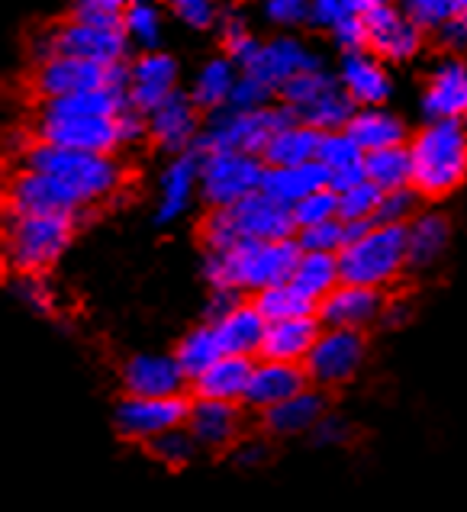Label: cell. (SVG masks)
Here are the masks:
<instances>
[{
    "label": "cell",
    "mask_w": 467,
    "mask_h": 512,
    "mask_svg": "<svg viewBox=\"0 0 467 512\" xmlns=\"http://www.w3.org/2000/svg\"><path fill=\"white\" fill-rule=\"evenodd\" d=\"M410 265L406 252V226L397 223H374L368 232L348 242L339 252L342 281L364 287H387Z\"/></svg>",
    "instance_id": "5b68a950"
},
{
    "label": "cell",
    "mask_w": 467,
    "mask_h": 512,
    "mask_svg": "<svg viewBox=\"0 0 467 512\" xmlns=\"http://www.w3.org/2000/svg\"><path fill=\"white\" fill-rule=\"evenodd\" d=\"M329 84H335V81L326 75V71H319V68L303 71V75H297L294 81H290V84L284 87L287 107H290V110H297V107H303V104H310V100L323 94Z\"/></svg>",
    "instance_id": "681fc988"
},
{
    "label": "cell",
    "mask_w": 467,
    "mask_h": 512,
    "mask_svg": "<svg viewBox=\"0 0 467 512\" xmlns=\"http://www.w3.org/2000/svg\"><path fill=\"white\" fill-rule=\"evenodd\" d=\"M300 248L303 252H326V255H339L342 248L352 242V232H348V223L342 216L329 219V223L319 226H306L300 229Z\"/></svg>",
    "instance_id": "ee69618b"
},
{
    "label": "cell",
    "mask_w": 467,
    "mask_h": 512,
    "mask_svg": "<svg viewBox=\"0 0 467 512\" xmlns=\"http://www.w3.org/2000/svg\"><path fill=\"white\" fill-rule=\"evenodd\" d=\"M187 413H191V403H187L181 393L178 397H129L116 406V429L129 442H145L165 435L178 426H187Z\"/></svg>",
    "instance_id": "8fae6325"
},
{
    "label": "cell",
    "mask_w": 467,
    "mask_h": 512,
    "mask_svg": "<svg viewBox=\"0 0 467 512\" xmlns=\"http://www.w3.org/2000/svg\"><path fill=\"white\" fill-rule=\"evenodd\" d=\"M149 133L162 149L184 152L197 139V104L194 97H184L174 91L165 104H158L149 113Z\"/></svg>",
    "instance_id": "484cf974"
},
{
    "label": "cell",
    "mask_w": 467,
    "mask_h": 512,
    "mask_svg": "<svg viewBox=\"0 0 467 512\" xmlns=\"http://www.w3.org/2000/svg\"><path fill=\"white\" fill-rule=\"evenodd\" d=\"M294 229V210L265 194V190H258V194L239 203L216 207L203 219V242H207V252H220V248H236L245 242L290 239Z\"/></svg>",
    "instance_id": "3957f363"
},
{
    "label": "cell",
    "mask_w": 467,
    "mask_h": 512,
    "mask_svg": "<svg viewBox=\"0 0 467 512\" xmlns=\"http://www.w3.org/2000/svg\"><path fill=\"white\" fill-rule=\"evenodd\" d=\"M319 142H323V133H319V129L294 120V123L277 129L261 155H265V165H271V168L306 165V162H313V158H316Z\"/></svg>",
    "instance_id": "1f68e13d"
},
{
    "label": "cell",
    "mask_w": 467,
    "mask_h": 512,
    "mask_svg": "<svg viewBox=\"0 0 467 512\" xmlns=\"http://www.w3.org/2000/svg\"><path fill=\"white\" fill-rule=\"evenodd\" d=\"M216 335H220L226 355H261V345H265L268 335V316L258 310V303H236L226 316L213 319Z\"/></svg>",
    "instance_id": "603a6c76"
},
{
    "label": "cell",
    "mask_w": 467,
    "mask_h": 512,
    "mask_svg": "<svg viewBox=\"0 0 467 512\" xmlns=\"http://www.w3.org/2000/svg\"><path fill=\"white\" fill-rule=\"evenodd\" d=\"M258 310L268 316V323H277V319H294V316H310L316 313V300L306 297L303 290L294 281H284V284H274L268 290H261L255 297Z\"/></svg>",
    "instance_id": "60d3db41"
},
{
    "label": "cell",
    "mask_w": 467,
    "mask_h": 512,
    "mask_svg": "<svg viewBox=\"0 0 467 512\" xmlns=\"http://www.w3.org/2000/svg\"><path fill=\"white\" fill-rule=\"evenodd\" d=\"M236 68L226 58H213L200 68V75L194 81V104L197 107H207V110H220L229 107V97L236 91Z\"/></svg>",
    "instance_id": "ab89813d"
},
{
    "label": "cell",
    "mask_w": 467,
    "mask_h": 512,
    "mask_svg": "<svg viewBox=\"0 0 467 512\" xmlns=\"http://www.w3.org/2000/svg\"><path fill=\"white\" fill-rule=\"evenodd\" d=\"M265 13L277 26H297L310 20V0H265Z\"/></svg>",
    "instance_id": "11a10c76"
},
{
    "label": "cell",
    "mask_w": 467,
    "mask_h": 512,
    "mask_svg": "<svg viewBox=\"0 0 467 512\" xmlns=\"http://www.w3.org/2000/svg\"><path fill=\"white\" fill-rule=\"evenodd\" d=\"M313 435H316V442H323V445H335V442H342V438H345V426H342L339 419L326 416V419L316 426V432H313Z\"/></svg>",
    "instance_id": "6125c7cd"
},
{
    "label": "cell",
    "mask_w": 467,
    "mask_h": 512,
    "mask_svg": "<svg viewBox=\"0 0 467 512\" xmlns=\"http://www.w3.org/2000/svg\"><path fill=\"white\" fill-rule=\"evenodd\" d=\"M297 120L319 129V133H335V129H345L355 116V100L348 97L342 84H329L323 94L313 97L310 104H303L294 110Z\"/></svg>",
    "instance_id": "e575fe53"
},
{
    "label": "cell",
    "mask_w": 467,
    "mask_h": 512,
    "mask_svg": "<svg viewBox=\"0 0 467 512\" xmlns=\"http://www.w3.org/2000/svg\"><path fill=\"white\" fill-rule=\"evenodd\" d=\"M226 355L223 351V342L220 335H216V326H200L194 332H187L178 351H174V358H178L181 371L187 374V380H197L207 368H213L216 361H220Z\"/></svg>",
    "instance_id": "74e56055"
},
{
    "label": "cell",
    "mask_w": 467,
    "mask_h": 512,
    "mask_svg": "<svg viewBox=\"0 0 467 512\" xmlns=\"http://www.w3.org/2000/svg\"><path fill=\"white\" fill-rule=\"evenodd\" d=\"M17 294H20L29 306H33V310H39V313H49V310H52V303H55L49 284H46V281H39V277H23L20 287H17Z\"/></svg>",
    "instance_id": "680465c9"
},
{
    "label": "cell",
    "mask_w": 467,
    "mask_h": 512,
    "mask_svg": "<svg viewBox=\"0 0 467 512\" xmlns=\"http://www.w3.org/2000/svg\"><path fill=\"white\" fill-rule=\"evenodd\" d=\"M149 451H152V458L155 461H162L165 467H184V464H191L194 455L200 451L197 445V438L191 435V429L187 426H178V429H171L165 435H158L149 442Z\"/></svg>",
    "instance_id": "7bdbcfd3"
},
{
    "label": "cell",
    "mask_w": 467,
    "mask_h": 512,
    "mask_svg": "<svg viewBox=\"0 0 467 512\" xmlns=\"http://www.w3.org/2000/svg\"><path fill=\"white\" fill-rule=\"evenodd\" d=\"M348 13H355V0H310V20L319 26H335Z\"/></svg>",
    "instance_id": "6f0895ef"
},
{
    "label": "cell",
    "mask_w": 467,
    "mask_h": 512,
    "mask_svg": "<svg viewBox=\"0 0 467 512\" xmlns=\"http://www.w3.org/2000/svg\"><path fill=\"white\" fill-rule=\"evenodd\" d=\"M133 0H75L71 20L94 23V26H120Z\"/></svg>",
    "instance_id": "7dc6e473"
},
{
    "label": "cell",
    "mask_w": 467,
    "mask_h": 512,
    "mask_svg": "<svg viewBox=\"0 0 467 512\" xmlns=\"http://www.w3.org/2000/svg\"><path fill=\"white\" fill-rule=\"evenodd\" d=\"M300 242L294 239H274V242H245L236 248H220L207 252V281L213 290H268L274 284H284L294 277L300 261Z\"/></svg>",
    "instance_id": "6da1fadb"
},
{
    "label": "cell",
    "mask_w": 467,
    "mask_h": 512,
    "mask_svg": "<svg viewBox=\"0 0 467 512\" xmlns=\"http://www.w3.org/2000/svg\"><path fill=\"white\" fill-rule=\"evenodd\" d=\"M268 165L258 155L239 149H216L200 155V194L210 207H229L252 197L265 184Z\"/></svg>",
    "instance_id": "ba28073f"
},
{
    "label": "cell",
    "mask_w": 467,
    "mask_h": 512,
    "mask_svg": "<svg viewBox=\"0 0 467 512\" xmlns=\"http://www.w3.org/2000/svg\"><path fill=\"white\" fill-rule=\"evenodd\" d=\"M187 429L203 451L232 448L242 435V409L239 403L197 397V403H191V413H187Z\"/></svg>",
    "instance_id": "ac0fdd59"
},
{
    "label": "cell",
    "mask_w": 467,
    "mask_h": 512,
    "mask_svg": "<svg viewBox=\"0 0 467 512\" xmlns=\"http://www.w3.org/2000/svg\"><path fill=\"white\" fill-rule=\"evenodd\" d=\"M413 187L426 197H442L467 178L464 120H432L410 142Z\"/></svg>",
    "instance_id": "277c9868"
},
{
    "label": "cell",
    "mask_w": 467,
    "mask_h": 512,
    "mask_svg": "<svg viewBox=\"0 0 467 512\" xmlns=\"http://www.w3.org/2000/svg\"><path fill=\"white\" fill-rule=\"evenodd\" d=\"M236 458L242 467H258L261 461L268 458V448L265 445H258V442H242L239 451H236Z\"/></svg>",
    "instance_id": "be15d7a7"
},
{
    "label": "cell",
    "mask_w": 467,
    "mask_h": 512,
    "mask_svg": "<svg viewBox=\"0 0 467 512\" xmlns=\"http://www.w3.org/2000/svg\"><path fill=\"white\" fill-rule=\"evenodd\" d=\"M255 361L245 355H223L213 368L203 371L197 380H191L197 397L207 400H226V403H245L248 377H252Z\"/></svg>",
    "instance_id": "f1b7e54d"
},
{
    "label": "cell",
    "mask_w": 467,
    "mask_h": 512,
    "mask_svg": "<svg viewBox=\"0 0 467 512\" xmlns=\"http://www.w3.org/2000/svg\"><path fill=\"white\" fill-rule=\"evenodd\" d=\"M381 313H384L381 290L364 287V284H348V281H342L329 297H323L316 306V316L323 319V326L358 329V332L364 326H371Z\"/></svg>",
    "instance_id": "2e32d148"
},
{
    "label": "cell",
    "mask_w": 467,
    "mask_h": 512,
    "mask_svg": "<svg viewBox=\"0 0 467 512\" xmlns=\"http://www.w3.org/2000/svg\"><path fill=\"white\" fill-rule=\"evenodd\" d=\"M316 162L329 171V187H335L342 194L352 184L368 178V152L345 133V129H335V133H323V142H319Z\"/></svg>",
    "instance_id": "d4e9b609"
},
{
    "label": "cell",
    "mask_w": 467,
    "mask_h": 512,
    "mask_svg": "<svg viewBox=\"0 0 467 512\" xmlns=\"http://www.w3.org/2000/svg\"><path fill=\"white\" fill-rule=\"evenodd\" d=\"M36 133L42 142L65 145L81 152H104L113 155L120 149V116H46L39 113Z\"/></svg>",
    "instance_id": "7c38bea8"
},
{
    "label": "cell",
    "mask_w": 467,
    "mask_h": 512,
    "mask_svg": "<svg viewBox=\"0 0 467 512\" xmlns=\"http://www.w3.org/2000/svg\"><path fill=\"white\" fill-rule=\"evenodd\" d=\"M194 187H200V158L184 152L174 158L162 174V187H158V219H162V223L178 219L191 207Z\"/></svg>",
    "instance_id": "f546056e"
},
{
    "label": "cell",
    "mask_w": 467,
    "mask_h": 512,
    "mask_svg": "<svg viewBox=\"0 0 467 512\" xmlns=\"http://www.w3.org/2000/svg\"><path fill=\"white\" fill-rule=\"evenodd\" d=\"M461 17L467 20V0H461Z\"/></svg>",
    "instance_id": "e7e4bbea"
},
{
    "label": "cell",
    "mask_w": 467,
    "mask_h": 512,
    "mask_svg": "<svg viewBox=\"0 0 467 512\" xmlns=\"http://www.w3.org/2000/svg\"><path fill=\"white\" fill-rule=\"evenodd\" d=\"M403 4H406V0H403Z\"/></svg>",
    "instance_id": "003e7915"
},
{
    "label": "cell",
    "mask_w": 467,
    "mask_h": 512,
    "mask_svg": "<svg viewBox=\"0 0 467 512\" xmlns=\"http://www.w3.org/2000/svg\"><path fill=\"white\" fill-rule=\"evenodd\" d=\"M71 242L68 213H13L7 232V258L23 274H36L55 265Z\"/></svg>",
    "instance_id": "52a82bcc"
},
{
    "label": "cell",
    "mask_w": 467,
    "mask_h": 512,
    "mask_svg": "<svg viewBox=\"0 0 467 512\" xmlns=\"http://www.w3.org/2000/svg\"><path fill=\"white\" fill-rule=\"evenodd\" d=\"M265 416V426L271 435H303V432H316L319 422L326 419V400H323V393L319 390H300L294 393L290 400L284 403H277L271 406L268 413H261Z\"/></svg>",
    "instance_id": "83f0119b"
},
{
    "label": "cell",
    "mask_w": 467,
    "mask_h": 512,
    "mask_svg": "<svg viewBox=\"0 0 467 512\" xmlns=\"http://www.w3.org/2000/svg\"><path fill=\"white\" fill-rule=\"evenodd\" d=\"M123 26L139 46H155L158 36H162V20H158V10L149 4V0H133L126 10Z\"/></svg>",
    "instance_id": "c3c4849f"
},
{
    "label": "cell",
    "mask_w": 467,
    "mask_h": 512,
    "mask_svg": "<svg viewBox=\"0 0 467 512\" xmlns=\"http://www.w3.org/2000/svg\"><path fill=\"white\" fill-rule=\"evenodd\" d=\"M23 168L55 178L71 197L81 203V210L91 207V203L113 197L123 184V168L113 155L65 149V145H52V142H42V139L26 149Z\"/></svg>",
    "instance_id": "7a4b0ae2"
},
{
    "label": "cell",
    "mask_w": 467,
    "mask_h": 512,
    "mask_svg": "<svg viewBox=\"0 0 467 512\" xmlns=\"http://www.w3.org/2000/svg\"><path fill=\"white\" fill-rule=\"evenodd\" d=\"M364 351H368V345H364V335L358 329L326 326L319 332L313 351L303 361L306 377H310L316 387H342L361 371Z\"/></svg>",
    "instance_id": "30bf717a"
},
{
    "label": "cell",
    "mask_w": 467,
    "mask_h": 512,
    "mask_svg": "<svg viewBox=\"0 0 467 512\" xmlns=\"http://www.w3.org/2000/svg\"><path fill=\"white\" fill-rule=\"evenodd\" d=\"M129 97H123V87H100V91L46 97L42 110L46 116H120Z\"/></svg>",
    "instance_id": "836d02e7"
},
{
    "label": "cell",
    "mask_w": 467,
    "mask_h": 512,
    "mask_svg": "<svg viewBox=\"0 0 467 512\" xmlns=\"http://www.w3.org/2000/svg\"><path fill=\"white\" fill-rule=\"evenodd\" d=\"M329 187V171L313 158L306 165H287V168H271L265 171V184L261 190L271 194L274 200H281L284 207H294L303 197H310L313 190Z\"/></svg>",
    "instance_id": "4dcf8cb0"
},
{
    "label": "cell",
    "mask_w": 467,
    "mask_h": 512,
    "mask_svg": "<svg viewBox=\"0 0 467 512\" xmlns=\"http://www.w3.org/2000/svg\"><path fill=\"white\" fill-rule=\"evenodd\" d=\"M329 29H332L335 42H339V46L345 49V55L368 49V20L358 17V13H348V17H342L339 23L329 26Z\"/></svg>",
    "instance_id": "f907efd6"
},
{
    "label": "cell",
    "mask_w": 467,
    "mask_h": 512,
    "mask_svg": "<svg viewBox=\"0 0 467 512\" xmlns=\"http://www.w3.org/2000/svg\"><path fill=\"white\" fill-rule=\"evenodd\" d=\"M306 297H313L316 303L329 297L335 287L342 284V268H339V255H326V252H300V261L290 277Z\"/></svg>",
    "instance_id": "8d00e7d4"
},
{
    "label": "cell",
    "mask_w": 467,
    "mask_h": 512,
    "mask_svg": "<svg viewBox=\"0 0 467 512\" xmlns=\"http://www.w3.org/2000/svg\"><path fill=\"white\" fill-rule=\"evenodd\" d=\"M139 113H142V110H136L133 104H126V107H123V113H120V139H123V145H126V142H136V139L142 136L145 123L139 120Z\"/></svg>",
    "instance_id": "91938a15"
},
{
    "label": "cell",
    "mask_w": 467,
    "mask_h": 512,
    "mask_svg": "<svg viewBox=\"0 0 467 512\" xmlns=\"http://www.w3.org/2000/svg\"><path fill=\"white\" fill-rule=\"evenodd\" d=\"M319 332H323V319H319L316 313L294 316V319H277V323L268 326L265 345H261V358L303 364L306 355L313 351Z\"/></svg>",
    "instance_id": "cb8c5ba5"
},
{
    "label": "cell",
    "mask_w": 467,
    "mask_h": 512,
    "mask_svg": "<svg viewBox=\"0 0 467 512\" xmlns=\"http://www.w3.org/2000/svg\"><path fill=\"white\" fill-rule=\"evenodd\" d=\"M123 84H129V71H123L120 65H104L62 52H49L36 71V91L42 94V100L100 91V87H123Z\"/></svg>",
    "instance_id": "9c48e42d"
},
{
    "label": "cell",
    "mask_w": 467,
    "mask_h": 512,
    "mask_svg": "<svg viewBox=\"0 0 467 512\" xmlns=\"http://www.w3.org/2000/svg\"><path fill=\"white\" fill-rule=\"evenodd\" d=\"M368 49L377 58H387V62H406L419 52V42H422V29L413 23L410 13L397 10L393 4L374 7L368 17Z\"/></svg>",
    "instance_id": "9a60e30c"
},
{
    "label": "cell",
    "mask_w": 467,
    "mask_h": 512,
    "mask_svg": "<svg viewBox=\"0 0 467 512\" xmlns=\"http://www.w3.org/2000/svg\"><path fill=\"white\" fill-rule=\"evenodd\" d=\"M290 210H294L297 229L329 223V219L339 216V190H335V187H319V190H313L310 197H303L300 203H294Z\"/></svg>",
    "instance_id": "f6af8a7d"
},
{
    "label": "cell",
    "mask_w": 467,
    "mask_h": 512,
    "mask_svg": "<svg viewBox=\"0 0 467 512\" xmlns=\"http://www.w3.org/2000/svg\"><path fill=\"white\" fill-rule=\"evenodd\" d=\"M381 200H384V190L364 178L339 194V216L345 223H377Z\"/></svg>",
    "instance_id": "b9f144b4"
},
{
    "label": "cell",
    "mask_w": 467,
    "mask_h": 512,
    "mask_svg": "<svg viewBox=\"0 0 467 512\" xmlns=\"http://www.w3.org/2000/svg\"><path fill=\"white\" fill-rule=\"evenodd\" d=\"M306 368L303 364H290V361H274V358H261L255 361L252 377H248V390H245V406L258 409V413H268L271 406L290 400L294 393L306 390Z\"/></svg>",
    "instance_id": "e0dca14e"
},
{
    "label": "cell",
    "mask_w": 467,
    "mask_h": 512,
    "mask_svg": "<svg viewBox=\"0 0 467 512\" xmlns=\"http://www.w3.org/2000/svg\"><path fill=\"white\" fill-rule=\"evenodd\" d=\"M174 17L184 20L187 26L207 29L216 20V0H168Z\"/></svg>",
    "instance_id": "db71d44e"
},
{
    "label": "cell",
    "mask_w": 467,
    "mask_h": 512,
    "mask_svg": "<svg viewBox=\"0 0 467 512\" xmlns=\"http://www.w3.org/2000/svg\"><path fill=\"white\" fill-rule=\"evenodd\" d=\"M448 245V223L439 213H419L406 223V252H410V265L429 268L442 258Z\"/></svg>",
    "instance_id": "d590c367"
},
{
    "label": "cell",
    "mask_w": 467,
    "mask_h": 512,
    "mask_svg": "<svg viewBox=\"0 0 467 512\" xmlns=\"http://www.w3.org/2000/svg\"><path fill=\"white\" fill-rule=\"evenodd\" d=\"M46 46L49 52L91 58V62H104V65H120V58L126 52V36L120 26H94V23L68 20L65 26L55 29Z\"/></svg>",
    "instance_id": "5bb4252c"
},
{
    "label": "cell",
    "mask_w": 467,
    "mask_h": 512,
    "mask_svg": "<svg viewBox=\"0 0 467 512\" xmlns=\"http://www.w3.org/2000/svg\"><path fill=\"white\" fill-rule=\"evenodd\" d=\"M313 68H319V58L306 49L303 42L290 39V36L271 39V42H265V46H258V52L242 65L245 75H252L261 84H268L271 91H284V87L297 75L313 71Z\"/></svg>",
    "instance_id": "4fadbf2b"
},
{
    "label": "cell",
    "mask_w": 467,
    "mask_h": 512,
    "mask_svg": "<svg viewBox=\"0 0 467 512\" xmlns=\"http://www.w3.org/2000/svg\"><path fill=\"white\" fill-rule=\"evenodd\" d=\"M187 374L174 355H136L123 364V387L129 397H178Z\"/></svg>",
    "instance_id": "d6986e66"
},
{
    "label": "cell",
    "mask_w": 467,
    "mask_h": 512,
    "mask_svg": "<svg viewBox=\"0 0 467 512\" xmlns=\"http://www.w3.org/2000/svg\"><path fill=\"white\" fill-rule=\"evenodd\" d=\"M174 81H178L174 58L162 52L142 55L139 62L129 68V104L142 113H152L158 104H165L174 94Z\"/></svg>",
    "instance_id": "7402d4cb"
},
{
    "label": "cell",
    "mask_w": 467,
    "mask_h": 512,
    "mask_svg": "<svg viewBox=\"0 0 467 512\" xmlns=\"http://www.w3.org/2000/svg\"><path fill=\"white\" fill-rule=\"evenodd\" d=\"M422 110L429 120H467V62L445 58L442 65H435Z\"/></svg>",
    "instance_id": "44dd1931"
},
{
    "label": "cell",
    "mask_w": 467,
    "mask_h": 512,
    "mask_svg": "<svg viewBox=\"0 0 467 512\" xmlns=\"http://www.w3.org/2000/svg\"><path fill=\"white\" fill-rule=\"evenodd\" d=\"M10 210L13 213H68L75 216L81 203L68 194L49 174L23 168L10 184Z\"/></svg>",
    "instance_id": "ffe728a7"
},
{
    "label": "cell",
    "mask_w": 467,
    "mask_h": 512,
    "mask_svg": "<svg viewBox=\"0 0 467 512\" xmlns=\"http://www.w3.org/2000/svg\"><path fill=\"white\" fill-rule=\"evenodd\" d=\"M439 33L445 39V46H451V49H467V20L464 17L451 20L448 26L439 29Z\"/></svg>",
    "instance_id": "94428289"
},
{
    "label": "cell",
    "mask_w": 467,
    "mask_h": 512,
    "mask_svg": "<svg viewBox=\"0 0 467 512\" xmlns=\"http://www.w3.org/2000/svg\"><path fill=\"white\" fill-rule=\"evenodd\" d=\"M406 13L419 29H442L461 17V0H406Z\"/></svg>",
    "instance_id": "bcb514c9"
},
{
    "label": "cell",
    "mask_w": 467,
    "mask_h": 512,
    "mask_svg": "<svg viewBox=\"0 0 467 512\" xmlns=\"http://www.w3.org/2000/svg\"><path fill=\"white\" fill-rule=\"evenodd\" d=\"M368 181H374L384 190H403L413 184V158H410V145H393V149L381 152H368Z\"/></svg>",
    "instance_id": "f35d334b"
},
{
    "label": "cell",
    "mask_w": 467,
    "mask_h": 512,
    "mask_svg": "<svg viewBox=\"0 0 467 512\" xmlns=\"http://www.w3.org/2000/svg\"><path fill=\"white\" fill-rule=\"evenodd\" d=\"M413 207H416V197L410 190H387L384 200H381V210H377V223H397L406 226L413 219Z\"/></svg>",
    "instance_id": "816d5d0a"
},
{
    "label": "cell",
    "mask_w": 467,
    "mask_h": 512,
    "mask_svg": "<svg viewBox=\"0 0 467 512\" xmlns=\"http://www.w3.org/2000/svg\"><path fill=\"white\" fill-rule=\"evenodd\" d=\"M223 42H226L229 58H236L239 65H245L248 58H252V55L258 52V46H261V42H255V39H252V33H248V29H245L239 20H232V23L226 26Z\"/></svg>",
    "instance_id": "9f6ffc18"
},
{
    "label": "cell",
    "mask_w": 467,
    "mask_h": 512,
    "mask_svg": "<svg viewBox=\"0 0 467 512\" xmlns=\"http://www.w3.org/2000/svg\"><path fill=\"white\" fill-rule=\"evenodd\" d=\"M294 120H297V113L290 107H255V110L226 107V110H216L210 116L207 129H203V136H200V149L203 152L239 149V152L261 155L277 129L294 123Z\"/></svg>",
    "instance_id": "8992f818"
},
{
    "label": "cell",
    "mask_w": 467,
    "mask_h": 512,
    "mask_svg": "<svg viewBox=\"0 0 467 512\" xmlns=\"http://www.w3.org/2000/svg\"><path fill=\"white\" fill-rule=\"evenodd\" d=\"M342 87L355 104L377 107V104H384L390 94V78L384 65L377 62V55L364 49V52H348L342 58Z\"/></svg>",
    "instance_id": "4316f807"
},
{
    "label": "cell",
    "mask_w": 467,
    "mask_h": 512,
    "mask_svg": "<svg viewBox=\"0 0 467 512\" xmlns=\"http://www.w3.org/2000/svg\"><path fill=\"white\" fill-rule=\"evenodd\" d=\"M229 4H245V0H229Z\"/></svg>",
    "instance_id": "03108f58"
},
{
    "label": "cell",
    "mask_w": 467,
    "mask_h": 512,
    "mask_svg": "<svg viewBox=\"0 0 467 512\" xmlns=\"http://www.w3.org/2000/svg\"><path fill=\"white\" fill-rule=\"evenodd\" d=\"M345 133L352 136L364 152H381V149H393V145L406 142L403 123L393 113L381 110V107L355 110L352 123L345 126Z\"/></svg>",
    "instance_id": "d6a6232c"
},
{
    "label": "cell",
    "mask_w": 467,
    "mask_h": 512,
    "mask_svg": "<svg viewBox=\"0 0 467 512\" xmlns=\"http://www.w3.org/2000/svg\"><path fill=\"white\" fill-rule=\"evenodd\" d=\"M268 97H271V87L261 84L252 75H242L236 81V91L229 97V107H239V110H255V107H268Z\"/></svg>",
    "instance_id": "f5cc1de1"
}]
</instances>
